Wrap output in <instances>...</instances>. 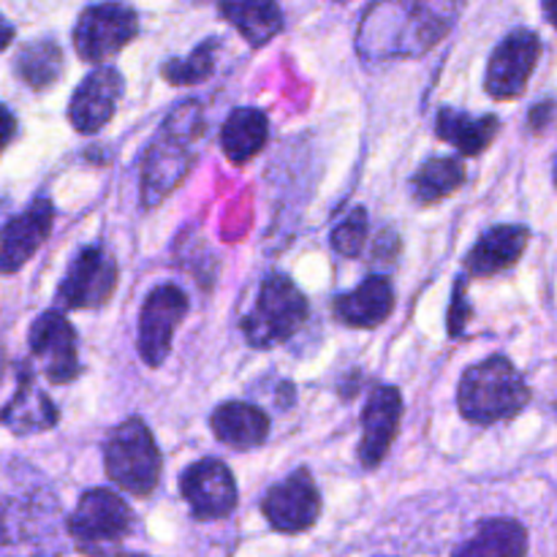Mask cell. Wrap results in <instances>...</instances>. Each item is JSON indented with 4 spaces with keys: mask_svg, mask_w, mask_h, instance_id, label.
I'll use <instances>...</instances> for the list:
<instances>
[{
    "mask_svg": "<svg viewBox=\"0 0 557 557\" xmlns=\"http://www.w3.org/2000/svg\"><path fill=\"white\" fill-rule=\"evenodd\" d=\"M528 403H531V389L525 379L511 364V359L500 354L471 364L462 373L460 389H457L462 419L479 428H493L506 419H515L517 413L525 411Z\"/></svg>",
    "mask_w": 557,
    "mask_h": 557,
    "instance_id": "3",
    "label": "cell"
},
{
    "mask_svg": "<svg viewBox=\"0 0 557 557\" xmlns=\"http://www.w3.org/2000/svg\"><path fill=\"white\" fill-rule=\"evenodd\" d=\"M205 109L199 101H185L163 120L141 161V205H161L185 177L196 161V147L205 136Z\"/></svg>",
    "mask_w": 557,
    "mask_h": 557,
    "instance_id": "2",
    "label": "cell"
},
{
    "mask_svg": "<svg viewBox=\"0 0 557 557\" xmlns=\"http://www.w3.org/2000/svg\"><path fill=\"white\" fill-rule=\"evenodd\" d=\"M16 386L3 406V424L14 435H33L52 430L58 424V406L49 400L47 392L36 386L30 364H14Z\"/></svg>",
    "mask_w": 557,
    "mask_h": 557,
    "instance_id": "17",
    "label": "cell"
},
{
    "mask_svg": "<svg viewBox=\"0 0 557 557\" xmlns=\"http://www.w3.org/2000/svg\"><path fill=\"white\" fill-rule=\"evenodd\" d=\"M54 223L52 201L38 196L3 226V275H14L47 243Z\"/></svg>",
    "mask_w": 557,
    "mask_h": 557,
    "instance_id": "16",
    "label": "cell"
},
{
    "mask_svg": "<svg viewBox=\"0 0 557 557\" xmlns=\"http://www.w3.org/2000/svg\"><path fill=\"white\" fill-rule=\"evenodd\" d=\"M103 468L125 493L147 498L161 479V451L150 428L139 417L125 419L103 444Z\"/></svg>",
    "mask_w": 557,
    "mask_h": 557,
    "instance_id": "4",
    "label": "cell"
},
{
    "mask_svg": "<svg viewBox=\"0 0 557 557\" xmlns=\"http://www.w3.org/2000/svg\"><path fill=\"white\" fill-rule=\"evenodd\" d=\"M123 90V74L117 69H112V65H101L92 74H87L74 90V96H71V125L79 134H98L114 117V112H117Z\"/></svg>",
    "mask_w": 557,
    "mask_h": 557,
    "instance_id": "14",
    "label": "cell"
},
{
    "mask_svg": "<svg viewBox=\"0 0 557 557\" xmlns=\"http://www.w3.org/2000/svg\"><path fill=\"white\" fill-rule=\"evenodd\" d=\"M30 354L44 364V375L52 384H71L82 373L76 354V332L60 310H47L33 321L27 332Z\"/></svg>",
    "mask_w": 557,
    "mask_h": 557,
    "instance_id": "13",
    "label": "cell"
},
{
    "mask_svg": "<svg viewBox=\"0 0 557 557\" xmlns=\"http://www.w3.org/2000/svg\"><path fill=\"white\" fill-rule=\"evenodd\" d=\"M210 428L215 438L228 449L250 451L259 449L270 435V417L250 403L232 400L212 411Z\"/></svg>",
    "mask_w": 557,
    "mask_h": 557,
    "instance_id": "20",
    "label": "cell"
},
{
    "mask_svg": "<svg viewBox=\"0 0 557 557\" xmlns=\"http://www.w3.org/2000/svg\"><path fill=\"white\" fill-rule=\"evenodd\" d=\"M270 139V120L261 109L239 107L226 117L221 128V147L226 158L237 166L259 156Z\"/></svg>",
    "mask_w": 557,
    "mask_h": 557,
    "instance_id": "23",
    "label": "cell"
},
{
    "mask_svg": "<svg viewBox=\"0 0 557 557\" xmlns=\"http://www.w3.org/2000/svg\"><path fill=\"white\" fill-rule=\"evenodd\" d=\"M528 243H531V228L520 226V223H504V226L490 228L466 256L468 275L493 277L509 270L522 259Z\"/></svg>",
    "mask_w": 557,
    "mask_h": 557,
    "instance_id": "18",
    "label": "cell"
},
{
    "mask_svg": "<svg viewBox=\"0 0 557 557\" xmlns=\"http://www.w3.org/2000/svg\"><path fill=\"white\" fill-rule=\"evenodd\" d=\"M403 419V397L395 386H379L370 392L362 413V441L359 460L364 468H379L389 455Z\"/></svg>",
    "mask_w": 557,
    "mask_h": 557,
    "instance_id": "15",
    "label": "cell"
},
{
    "mask_svg": "<svg viewBox=\"0 0 557 557\" xmlns=\"http://www.w3.org/2000/svg\"><path fill=\"white\" fill-rule=\"evenodd\" d=\"M555 185H557V161H555Z\"/></svg>",
    "mask_w": 557,
    "mask_h": 557,
    "instance_id": "34",
    "label": "cell"
},
{
    "mask_svg": "<svg viewBox=\"0 0 557 557\" xmlns=\"http://www.w3.org/2000/svg\"><path fill=\"white\" fill-rule=\"evenodd\" d=\"M188 315V297L174 283H161L145 299L139 315V354L150 368H161L172 351L177 326Z\"/></svg>",
    "mask_w": 557,
    "mask_h": 557,
    "instance_id": "10",
    "label": "cell"
},
{
    "mask_svg": "<svg viewBox=\"0 0 557 557\" xmlns=\"http://www.w3.org/2000/svg\"><path fill=\"white\" fill-rule=\"evenodd\" d=\"M14 74L30 90H47L63 74V52L52 38H36L20 49L14 60Z\"/></svg>",
    "mask_w": 557,
    "mask_h": 557,
    "instance_id": "26",
    "label": "cell"
},
{
    "mask_svg": "<svg viewBox=\"0 0 557 557\" xmlns=\"http://www.w3.org/2000/svg\"><path fill=\"white\" fill-rule=\"evenodd\" d=\"M555 114H557V103L542 101L531 109V114H528V123H531V128L536 131V134H542L544 128H549V123L555 120Z\"/></svg>",
    "mask_w": 557,
    "mask_h": 557,
    "instance_id": "30",
    "label": "cell"
},
{
    "mask_svg": "<svg viewBox=\"0 0 557 557\" xmlns=\"http://www.w3.org/2000/svg\"><path fill=\"white\" fill-rule=\"evenodd\" d=\"M466 286H468L466 277H457L455 294H451V305H449V319H446L451 337H460L462 332H466L468 319H471V305H468Z\"/></svg>",
    "mask_w": 557,
    "mask_h": 557,
    "instance_id": "29",
    "label": "cell"
},
{
    "mask_svg": "<svg viewBox=\"0 0 557 557\" xmlns=\"http://www.w3.org/2000/svg\"><path fill=\"white\" fill-rule=\"evenodd\" d=\"M128 504L117 493L107 487H96L82 493L79 504L69 517V536L74 539L82 553L101 555V549L123 542L131 531Z\"/></svg>",
    "mask_w": 557,
    "mask_h": 557,
    "instance_id": "6",
    "label": "cell"
},
{
    "mask_svg": "<svg viewBox=\"0 0 557 557\" xmlns=\"http://www.w3.org/2000/svg\"><path fill=\"white\" fill-rule=\"evenodd\" d=\"M92 557H141V555H125V553H114V555H107V553H101V555H92Z\"/></svg>",
    "mask_w": 557,
    "mask_h": 557,
    "instance_id": "33",
    "label": "cell"
},
{
    "mask_svg": "<svg viewBox=\"0 0 557 557\" xmlns=\"http://www.w3.org/2000/svg\"><path fill=\"white\" fill-rule=\"evenodd\" d=\"M221 14L253 49L267 47L283 30L277 0H221Z\"/></svg>",
    "mask_w": 557,
    "mask_h": 557,
    "instance_id": "21",
    "label": "cell"
},
{
    "mask_svg": "<svg viewBox=\"0 0 557 557\" xmlns=\"http://www.w3.org/2000/svg\"><path fill=\"white\" fill-rule=\"evenodd\" d=\"M462 183H466V166H462L460 158H430L411 180L413 199L422 207L438 205L457 188H462Z\"/></svg>",
    "mask_w": 557,
    "mask_h": 557,
    "instance_id": "25",
    "label": "cell"
},
{
    "mask_svg": "<svg viewBox=\"0 0 557 557\" xmlns=\"http://www.w3.org/2000/svg\"><path fill=\"white\" fill-rule=\"evenodd\" d=\"M368 243V212L364 207H354L335 228H332V250L346 259H357Z\"/></svg>",
    "mask_w": 557,
    "mask_h": 557,
    "instance_id": "28",
    "label": "cell"
},
{
    "mask_svg": "<svg viewBox=\"0 0 557 557\" xmlns=\"http://www.w3.org/2000/svg\"><path fill=\"white\" fill-rule=\"evenodd\" d=\"M528 555V531L509 517H493L484 520L473 531L462 547H457L455 557H525Z\"/></svg>",
    "mask_w": 557,
    "mask_h": 557,
    "instance_id": "24",
    "label": "cell"
},
{
    "mask_svg": "<svg viewBox=\"0 0 557 557\" xmlns=\"http://www.w3.org/2000/svg\"><path fill=\"white\" fill-rule=\"evenodd\" d=\"M221 47L218 38H207L205 44L194 49L188 58H172L163 63L161 74L169 85L174 87H188L199 85V82L210 79L212 71H215V49Z\"/></svg>",
    "mask_w": 557,
    "mask_h": 557,
    "instance_id": "27",
    "label": "cell"
},
{
    "mask_svg": "<svg viewBox=\"0 0 557 557\" xmlns=\"http://www.w3.org/2000/svg\"><path fill=\"white\" fill-rule=\"evenodd\" d=\"M11 136H14V117H11V112L5 109V145L11 141Z\"/></svg>",
    "mask_w": 557,
    "mask_h": 557,
    "instance_id": "32",
    "label": "cell"
},
{
    "mask_svg": "<svg viewBox=\"0 0 557 557\" xmlns=\"http://www.w3.org/2000/svg\"><path fill=\"white\" fill-rule=\"evenodd\" d=\"M544 16H547L549 25L557 30V0H544Z\"/></svg>",
    "mask_w": 557,
    "mask_h": 557,
    "instance_id": "31",
    "label": "cell"
},
{
    "mask_svg": "<svg viewBox=\"0 0 557 557\" xmlns=\"http://www.w3.org/2000/svg\"><path fill=\"white\" fill-rule=\"evenodd\" d=\"M542 58V38L528 27H517L495 47L490 58L484 87L495 101H515L525 92Z\"/></svg>",
    "mask_w": 557,
    "mask_h": 557,
    "instance_id": "9",
    "label": "cell"
},
{
    "mask_svg": "<svg viewBox=\"0 0 557 557\" xmlns=\"http://www.w3.org/2000/svg\"><path fill=\"white\" fill-rule=\"evenodd\" d=\"M139 36V16L131 5L98 3L79 14L74 27V49L85 63L114 58Z\"/></svg>",
    "mask_w": 557,
    "mask_h": 557,
    "instance_id": "7",
    "label": "cell"
},
{
    "mask_svg": "<svg viewBox=\"0 0 557 557\" xmlns=\"http://www.w3.org/2000/svg\"><path fill=\"white\" fill-rule=\"evenodd\" d=\"M466 0H375L359 22L357 49L368 63L419 58L449 36Z\"/></svg>",
    "mask_w": 557,
    "mask_h": 557,
    "instance_id": "1",
    "label": "cell"
},
{
    "mask_svg": "<svg viewBox=\"0 0 557 557\" xmlns=\"http://www.w3.org/2000/svg\"><path fill=\"white\" fill-rule=\"evenodd\" d=\"M308 299L299 292L297 283L288 275H270L261 283L253 310L239 324H243L245 341L267 351L277 343L292 341L308 321Z\"/></svg>",
    "mask_w": 557,
    "mask_h": 557,
    "instance_id": "5",
    "label": "cell"
},
{
    "mask_svg": "<svg viewBox=\"0 0 557 557\" xmlns=\"http://www.w3.org/2000/svg\"><path fill=\"white\" fill-rule=\"evenodd\" d=\"M261 511L277 533L297 536V533L310 531L321 515V493L308 468H299L292 476L270 487V493L261 500Z\"/></svg>",
    "mask_w": 557,
    "mask_h": 557,
    "instance_id": "11",
    "label": "cell"
},
{
    "mask_svg": "<svg viewBox=\"0 0 557 557\" xmlns=\"http://www.w3.org/2000/svg\"><path fill=\"white\" fill-rule=\"evenodd\" d=\"M500 131V120L495 114H482L473 117L468 112H457V109L444 107L435 120V134L441 141L457 147L460 156H479L487 150L495 141Z\"/></svg>",
    "mask_w": 557,
    "mask_h": 557,
    "instance_id": "22",
    "label": "cell"
},
{
    "mask_svg": "<svg viewBox=\"0 0 557 557\" xmlns=\"http://www.w3.org/2000/svg\"><path fill=\"white\" fill-rule=\"evenodd\" d=\"M180 493L196 520H223L237 509V484L226 462L215 457L194 462L180 476Z\"/></svg>",
    "mask_w": 557,
    "mask_h": 557,
    "instance_id": "12",
    "label": "cell"
},
{
    "mask_svg": "<svg viewBox=\"0 0 557 557\" xmlns=\"http://www.w3.org/2000/svg\"><path fill=\"white\" fill-rule=\"evenodd\" d=\"M395 310V288L389 277L370 275L354 292L335 299V319L351 330H373L381 326Z\"/></svg>",
    "mask_w": 557,
    "mask_h": 557,
    "instance_id": "19",
    "label": "cell"
},
{
    "mask_svg": "<svg viewBox=\"0 0 557 557\" xmlns=\"http://www.w3.org/2000/svg\"><path fill=\"white\" fill-rule=\"evenodd\" d=\"M117 288V261L98 245L82 248L60 281L54 302L65 310L101 308Z\"/></svg>",
    "mask_w": 557,
    "mask_h": 557,
    "instance_id": "8",
    "label": "cell"
}]
</instances>
